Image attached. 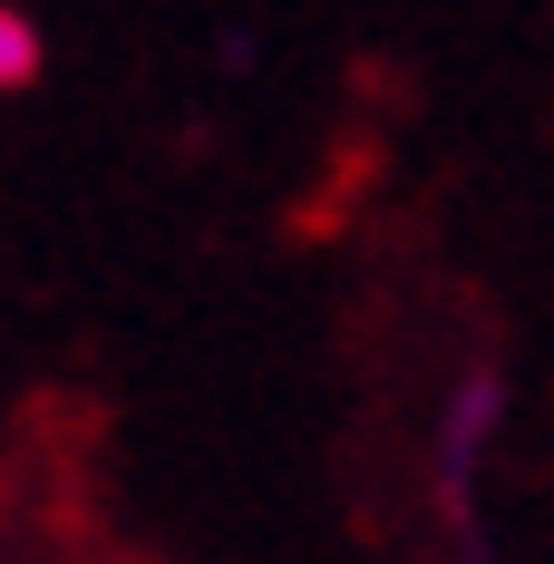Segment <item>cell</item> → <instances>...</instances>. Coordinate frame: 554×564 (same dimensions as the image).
I'll return each mask as SVG.
<instances>
[{
	"instance_id": "obj_1",
	"label": "cell",
	"mask_w": 554,
	"mask_h": 564,
	"mask_svg": "<svg viewBox=\"0 0 554 564\" xmlns=\"http://www.w3.org/2000/svg\"><path fill=\"white\" fill-rule=\"evenodd\" d=\"M506 429H515V380H506V360L467 350V360L438 380V399H428V438H419V487H428L438 535L447 525H487V487H497Z\"/></svg>"
},
{
	"instance_id": "obj_2",
	"label": "cell",
	"mask_w": 554,
	"mask_h": 564,
	"mask_svg": "<svg viewBox=\"0 0 554 564\" xmlns=\"http://www.w3.org/2000/svg\"><path fill=\"white\" fill-rule=\"evenodd\" d=\"M40 58H50L40 20H30L20 0H0V98H10V88H30V78H40Z\"/></svg>"
},
{
	"instance_id": "obj_3",
	"label": "cell",
	"mask_w": 554,
	"mask_h": 564,
	"mask_svg": "<svg viewBox=\"0 0 554 564\" xmlns=\"http://www.w3.org/2000/svg\"><path fill=\"white\" fill-rule=\"evenodd\" d=\"M438 564H506L497 516H487V525H447V535H438Z\"/></svg>"
}]
</instances>
